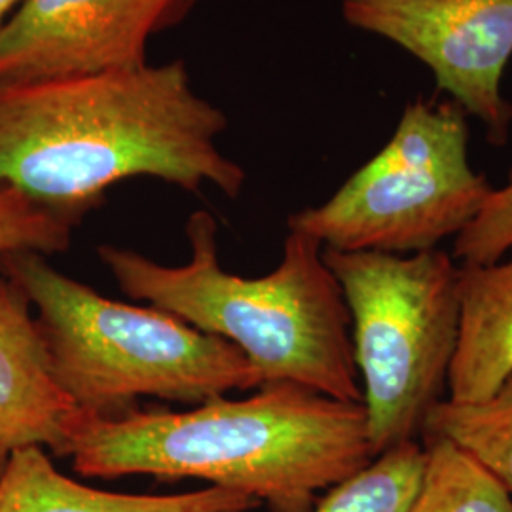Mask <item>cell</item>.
<instances>
[{
	"label": "cell",
	"mask_w": 512,
	"mask_h": 512,
	"mask_svg": "<svg viewBox=\"0 0 512 512\" xmlns=\"http://www.w3.org/2000/svg\"><path fill=\"white\" fill-rule=\"evenodd\" d=\"M222 110L183 61L0 88V186L76 226L114 184L152 177L236 200L245 171L222 154Z\"/></svg>",
	"instance_id": "cell-1"
},
{
	"label": "cell",
	"mask_w": 512,
	"mask_h": 512,
	"mask_svg": "<svg viewBox=\"0 0 512 512\" xmlns=\"http://www.w3.org/2000/svg\"><path fill=\"white\" fill-rule=\"evenodd\" d=\"M63 458L86 478H198L272 512H313L319 492L376 456L363 403L281 382L184 412L133 410L107 420L78 410Z\"/></svg>",
	"instance_id": "cell-2"
},
{
	"label": "cell",
	"mask_w": 512,
	"mask_h": 512,
	"mask_svg": "<svg viewBox=\"0 0 512 512\" xmlns=\"http://www.w3.org/2000/svg\"><path fill=\"white\" fill-rule=\"evenodd\" d=\"M217 234L213 215L196 211L186 222L190 260L184 266H164L114 245H99L97 256L129 298L236 346L258 387L287 382L363 403L351 315L323 245L289 230L274 272L249 279L222 268Z\"/></svg>",
	"instance_id": "cell-3"
},
{
	"label": "cell",
	"mask_w": 512,
	"mask_h": 512,
	"mask_svg": "<svg viewBox=\"0 0 512 512\" xmlns=\"http://www.w3.org/2000/svg\"><path fill=\"white\" fill-rule=\"evenodd\" d=\"M0 272L37 310L55 384L84 414L114 420L139 397L198 406L258 389L236 346L169 311L109 300L33 251L0 255Z\"/></svg>",
	"instance_id": "cell-4"
},
{
	"label": "cell",
	"mask_w": 512,
	"mask_h": 512,
	"mask_svg": "<svg viewBox=\"0 0 512 512\" xmlns=\"http://www.w3.org/2000/svg\"><path fill=\"white\" fill-rule=\"evenodd\" d=\"M351 315L374 456L418 440L446 399L458 342L459 266L433 249L414 255L323 249Z\"/></svg>",
	"instance_id": "cell-5"
},
{
	"label": "cell",
	"mask_w": 512,
	"mask_h": 512,
	"mask_svg": "<svg viewBox=\"0 0 512 512\" xmlns=\"http://www.w3.org/2000/svg\"><path fill=\"white\" fill-rule=\"evenodd\" d=\"M494 190L469 160L467 112L454 101H416L372 160L287 224L323 249L414 255L458 238Z\"/></svg>",
	"instance_id": "cell-6"
},
{
	"label": "cell",
	"mask_w": 512,
	"mask_h": 512,
	"mask_svg": "<svg viewBox=\"0 0 512 512\" xmlns=\"http://www.w3.org/2000/svg\"><path fill=\"white\" fill-rule=\"evenodd\" d=\"M351 27L414 55L440 90L505 145L512 105L503 74L512 57V0H340Z\"/></svg>",
	"instance_id": "cell-7"
},
{
	"label": "cell",
	"mask_w": 512,
	"mask_h": 512,
	"mask_svg": "<svg viewBox=\"0 0 512 512\" xmlns=\"http://www.w3.org/2000/svg\"><path fill=\"white\" fill-rule=\"evenodd\" d=\"M183 0H23L0 27V88L131 71Z\"/></svg>",
	"instance_id": "cell-8"
},
{
	"label": "cell",
	"mask_w": 512,
	"mask_h": 512,
	"mask_svg": "<svg viewBox=\"0 0 512 512\" xmlns=\"http://www.w3.org/2000/svg\"><path fill=\"white\" fill-rule=\"evenodd\" d=\"M76 412L55 384L29 300L0 272V473L25 448L63 458Z\"/></svg>",
	"instance_id": "cell-9"
},
{
	"label": "cell",
	"mask_w": 512,
	"mask_h": 512,
	"mask_svg": "<svg viewBox=\"0 0 512 512\" xmlns=\"http://www.w3.org/2000/svg\"><path fill=\"white\" fill-rule=\"evenodd\" d=\"M249 495L205 488L177 495L116 494L57 471L44 448L18 450L0 473V512H249Z\"/></svg>",
	"instance_id": "cell-10"
},
{
	"label": "cell",
	"mask_w": 512,
	"mask_h": 512,
	"mask_svg": "<svg viewBox=\"0 0 512 512\" xmlns=\"http://www.w3.org/2000/svg\"><path fill=\"white\" fill-rule=\"evenodd\" d=\"M512 376V260L459 264L458 342L448 401L478 403Z\"/></svg>",
	"instance_id": "cell-11"
},
{
	"label": "cell",
	"mask_w": 512,
	"mask_h": 512,
	"mask_svg": "<svg viewBox=\"0 0 512 512\" xmlns=\"http://www.w3.org/2000/svg\"><path fill=\"white\" fill-rule=\"evenodd\" d=\"M421 437L452 442L512 497V376L484 401L444 399L427 416Z\"/></svg>",
	"instance_id": "cell-12"
},
{
	"label": "cell",
	"mask_w": 512,
	"mask_h": 512,
	"mask_svg": "<svg viewBox=\"0 0 512 512\" xmlns=\"http://www.w3.org/2000/svg\"><path fill=\"white\" fill-rule=\"evenodd\" d=\"M425 463V446L418 440L397 444L332 486L313 512H408L420 492Z\"/></svg>",
	"instance_id": "cell-13"
},
{
	"label": "cell",
	"mask_w": 512,
	"mask_h": 512,
	"mask_svg": "<svg viewBox=\"0 0 512 512\" xmlns=\"http://www.w3.org/2000/svg\"><path fill=\"white\" fill-rule=\"evenodd\" d=\"M427 463L408 512H512V497L448 440L421 437Z\"/></svg>",
	"instance_id": "cell-14"
},
{
	"label": "cell",
	"mask_w": 512,
	"mask_h": 512,
	"mask_svg": "<svg viewBox=\"0 0 512 512\" xmlns=\"http://www.w3.org/2000/svg\"><path fill=\"white\" fill-rule=\"evenodd\" d=\"M76 224L33 202L16 188L0 186V255L33 251L48 256L65 253Z\"/></svg>",
	"instance_id": "cell-15"
},
{
	"label": "cell",
	"mask_w": 512,
	"mask_h": 512,
	"mask_svg": "<svg viewBox=\"0 0 512 512\" xmlns=\"http://www.w3.org/2000/svg\"><path fill=\"white\" fill-rule=\"evenodd\" d=\"M512 249V171L509 183L494 190L490 202L454 243V260L492 264Z\"/></svg>",
	"instance_id": "cell-16"
},
{
	"label": "cell",
	"mask_w": 512,
	"mask_h": 512,
	"mask_svg": "<svg viewBox=\"0 0 512 512\" xmlns=\"http://www.w3.org/2000/svg\"><path fill=\"white\" fill-rule=\"evenodd\" d=\"M23 4V0H0V27L12 18V14Z\"/></svg>",
	"instance_id": "cell-17"
}]
</instances>
